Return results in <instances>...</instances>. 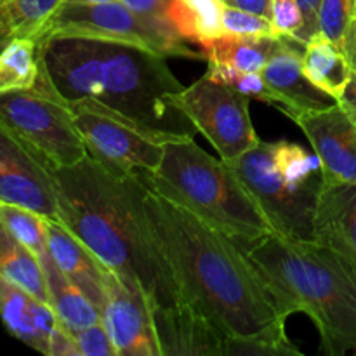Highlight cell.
Masks as SVG:
<instances>
[{
  "instance_id": "ba28073f",
  "label": "cell",
  "mask_w": 356,
  "mask_h": 356,
  "mask_svg": "<svg viewBox=\"0 0 356 356\" xmlns=\"http://www.w3.org/2000/svg\"><path fill=\"white\" fill-rule=\"evenodd\" d=\"M59 37L122 42L165 58L205 59L204 52L188 47L169 21L134 13L120 0L104 3L63 2L37 42Z\"/></svg>"
},
{
  "instance_id": "7402d4cb",
  "label": "cell",
  "mask_w": 356,
  "mask_h": 356,
  "mask_svg": "<svg viewBox=\"0 0 356 356\" xmlns=\"http://www.w3.org/2000/svg\"><path fill=\"white\" fill-rule=\"evenodd\" d=\"M0 277L49 305L47 284L40 259L0 225Z\"/></svg>"
},
{
  "instance_id": "52a82bcc",
  "label": "cell",
  "mask_w": 356,
  "mask_h": 356,
  "mask_svg": "<svg viewBox=\"0 0 356 356\" xmlns=\"http://www.w3.org/2000/svg\"><path fill=\"white\" fill-rule=\"evenodd\" d=\"M0 124L51 170L75 165L87 155L72 108L42 68L35 87L0 94Z\"/></svg>"
},
{
  "instance_id": "e575fe53",
  "label": "cell",
  "mask_w": 356,
  "mask_h": 356,
  "mask_svg": "<svg viewBox=\"0 0 356 356\" xmlns=\"http://www.w3.org/2000/svg\"><path fill=\"white\" fill-rule=\"evenodd\" d=\"M225 6L235 7V9L247 10V13L261 14V16L270 17L271 0H222Z\"/></svg>"
},
{
  "instance_id": "74e56055",
  "label": "cell",
  "mask_w": 356,
  "mask_h": 356,
  "mask_svg": "<svg viewBox=\"0 0 356 356\" xmlns=\"http://www.w3.org/2000/svg\"><path fill=\"white\" fill-rule=\"evenodd\" d=\"M63 2H72V3H104V2H113V0H63Z\"/></svg>"
},
{
  "instance_id": "ffe728a7",
  "label": "cell",
  "mask_w": 356,
  "mask_h": 356,
  "mask_svg": "<svg viewBox=\"0 0 356 356\" xmlns=\"http://www.w3.org/2000/svg\"><path fill=\"white\" fill-rule=\"evenodd\" d=\"M302 70L313 86L336 101L341 99L355 75L343 49L320 33L305 45Z\"/></svg>"
},
{
  "instance_id": "7c38bea8",
  "label": "cell",
  "mask_w": 356,
  "mask_h": 356,
  "mask_svg": "<svg viewBox=\"0 0 356 356\" xmlns=\"http://www.w3.org/2000/svg\"><path fill=\"white\" fill-rule=\"evenodd\" d=\"M0 202L59 221L54 172L0 124Z\"/></svg>"
},
{
  "instance_id": "2e32d148",
  "label": "cell",
  "mask_w": 356,
  "mask_h": 356,
  "mask_svg": "<svg viewBox=\"0 0 356 356\" xmlns=\"http://www.w3.org/2000/svg\"><path fill=\"white\" fill-rule=\"evenodd\" d=\"M313 242L339 254L356 270V183L323 184L313 218Z\"/></svg>"
},
{
  "instance_id": "277c9868",
  "label": "cell",
  "mask_w": 356,
  "mask_h": 356,
  "mask_svg": "<svg viewBox=\"0 0 356 356\" xmlns=\"http://www.w3.org/2000/svg\"><path fill=\"white\" fill-rule=\"evenodd\" d=\"M285 315L305 313L330 356L356 355V270L313 240L270 233L242 245Z\"/></svg>"
},
{
  "instance_id": "9c48e42d",
  "label": "cell",
  "mask_w": 356,
  "mask_h": 356,
  "mask_svg": "<svg viewBox=\"0 0 356 356\" xmlns=\"http://www.w3.org/2000/svg\"><path fill=\"white\" fill-rule=\"evenodd\" d=\"M174 104L216 148L219 159L235 162L259 145L249 110V97L204 75L174 96Z\"/></svg>"
},
{
  "instance_id": "836d02e7",
  "label": "cell",
  "mask_w": 356,
  "mask_h": 356,
  "mask_svg": "<svg viewBox=\"0 0 356 356\" xmlns=\"http://www.w3.org/2000/svg\"><path fill=\"white\" fill-rule=\"evenodd\" d=\"M47 356H80V350L75 339L61 323H58V327L52 332Z\"/></svg>"
},
{
  "instance_id": "8992f818",
  "label": "cell",
  "mask_w": 356,
  "mask_h": 356,
  "mask_svg": "<svg viewBox=\"0 0 356 356\" xmlns=\"http://www.w3.org/2000/svg\"><path fill=\"white\" fill-rule=\"evenodd\" d=\"M229 165L275 233L313 240V218L323 186L322 165L315 153L287 139L259 141Z\"/></svg>"
},
{
  "instance_id": "ac0fdd59",
  "label": "cell",
  "mask_w": 356,
  "mask_h": 356,
  "mask_svg": "<svg viewBox=\"0 0 356 356\" xmlns=\"http://www.w3.org/2000/svg\"><path fill=\"white\" fill-rule=\"evenodd\" d=\"M47 250L56 266L101 309L104 302L106 266L63 225L47 221Z\"/></svg>"
},
{
  "instance_id": "484cf974",
  "label": "cell",
  "mask_w": 356,
  "mask_h": 356,
  "mask_svg": "<svg viewBox=\"0 0 356 356\" xmlns=\"http://www.w3.org/2000/svg\"><path fill=\"white\" fill-rule=\"evenodd\" d=\"M47 218L19 207V205L0 202V225L19 240L24 247L31 250L40 259L47 250Z\"/></svg>"
},
{
  "instance_id": "9a60e30c",
  "label": "cell",
  "mask_w": 356,
  "mask_h": 356,
  "mask_svg": "<svg viewBox=\"0 0 356 356\" xmlns=\"http://www.w3.org/2000/svg\"><path fill=\"white\" fill-rule=\"evenodd\" d=\"M305 45L292 37H277L266 66L261 72L268 86L278 96V110L285 115L322 110L337 101L313 86L302 70Z\"/></svg>"
},
{
  "instance_id": "d4e9b609",
  "label": "cell",
  "mask_w": 356,
  "mask_h": 356,
  "mask_svg": "<svg viewBox=\"0 0 356 356\" xmlns=\"http://www.w3.org/2000/svg\"><path fill=\"white\" fill-rule=\"evenodd\" d=\"M40 76V51L33 38H13L0 49V94L35 87Z\"/></svg>"
},
{
  "instance_id": "ab89813d",
  "label": "cell",
  "mask_w": 356,
  "mask_h": 356,
  "mask_svg": "<svg viewBox=\"0 0 356 356\" xmlns=\"http://www.w3.org/2000/svg\"><path fill=\"white\" fill-rule=\"evenodd\" d=\"M7 2V0H0V6H2V3H6Z\"/></svg>"
},
{
  "instance_id": "7a4b0ae2",
  "label": "cell",
  "mask_w": 356,
  "mask_h": 356,
  "mask_svg": "<svg viewBox=\"0 0 356 356\" xmlns=\"http://www.w3.org/2000/svg\"><path fill=\"white\" fill-rule=\"evenodd\" d=\"M37 44L40 68L66 103L89 101L163 143L197 134L174 104L184 86L170 72L165 56L94 38L59 37Z\"/></svg>"
},
{
  "instance_id": "4dcf8cb0",
  "label": "cell",
  "mask_w": 356,
  "mask_h": 356,
  "mask_svg": "<svg viewBox=\"0 0 356 356\" xmlns=\"http://www.w3.org/2000/svg\"><path fill=\"white\" fill-rule=\"evenodd\" d=\"M72 336L79 346L80 356H117V350L103 320L87 329L76 330Z\"/></svg>"
},
{
  "instance_id": "8fae6325",
  "label": "cell",
  "mask_w": 356,
  "mask_h": 356,
  "mask_svg": "<svg viewBox=\"0 0 356 356\" xmlns=\"http://www.w3.org/2000/svg\"><path fill=\"white\" fill-rule=\"evenodd\" d=\"M101 320L117 356H160L153 308L139 285L106 270Z\"/></svg>"
},
{
  "instance_id": "603a6c76",
  "label": "cell",
  "mask_w": 356,
  "mask_h": 356,
  "mask_svg": "<svg viewBox=\"0 0 356 356\" xmlns=\"http://www.w3.org/2000/svg\"><path fill=\"white\" fill-rule=\"evenodd\" d=\"M63 0H7L0 6V49L13 38L38 40Z\"/></svg>"
},
{
  "instance_id": "f546056e",
  "label": "cell",
  "mask_w": 356,
  "mask_h": 356,
  "mask_svg": "<svg viewBox=\"0 0 356 356\" xmlns=\"http://www.w3.org/2000/svg\"><path fill=\"white\" fill-rule=\"evenodd\" d=\"M270 19L277 37L294 38L305 23L298 0H271Z\"/></svg>"
},
{
  "instance_id": "6da1fadb",
  "label": "cell",
  "mask_w": 356,
  "mask_h": 356,
  "mask_svg": "<svg viewBox=\"0 0 356 356\" xmlns=\"http://www.w3.org/2000/svg\"><path fill=\"white\" fill-rule=\"evenodd\" d=\"M145 207L184 301L228 339H264L287 355H302L285 330L289 316L236 240L146 184Z\"/></svg>"
},
{
  "instance_id": "5b68a950",
  "label": "cell",
  "mask_w": 356,
  "mask_h": 356,
  "mask_svg": "<svg viewBox=\"0 0 356 356\" xmlns=\"http://www.w3.org/2000/svg\"><path fill=\"white\" fill-rule=\"evenodd\" d=\"M138 176L153 191L183 205L240 245L275 233L232 165L209 155L195 138L165 143L159 169Z\"/></svg>"
},
{
  "instance_id": "4316f807",
  "label": "cell",
  "mask_w": 356,
  "mask_h": 356,
  "mask_svg": "<svg viewBox=\"0 0 356 356\" xmlns=\"http://www.w3.org/2000/svg\"><path fill=\"white\" fill-rule=\"evenodd\" d=\"M205 75L211 76L216 82H221L233 87V89L238 90L240 94H243V96L249 97V99L263 101V103L271 104V106L275 108L280 106L278 96L273 92V89L268 86L266 80L263 79L261 73L242 72V70L232 68V66L207 63V72H205Z\"/></svg>"
},
{
  "instance_id": "8d00e7d4",
  "label": "cell",
  "mask_w": 356,
  "mask_h": 356,
  "mask_svg": "<svg viewBox=\"0 0 356 356\" xmlns=\"http://www.w3.org/2000/svg\"><path fill=\"white\" fill-rule=\"evenodd\" d=\"M343 51L356 75V19H353V23H351L350 31L346 35V40H344Z\"/></svg>"
},
{
  "instance_id": "f1b7e54d",
  "label": "cell",
  "mask_w": 356,
  "mask_h": 356,
  "mask_svg": "<svg viewBox=\"0 0 356 356\" xmlns=\"http://www.w3.org/2000/svg\"><path fill=\"white\" fill-rule=\"evenodd\" d=\"M222 30L225 35H235V37H277L270 17L228 6H225L222 10Z\"/></svg>"
},
{
  "instance_id": "30bf717a",
  "label": "cell",
  "mask_w": 356,
  "mask_h": 356,
  "mask_svg": "<svg viewBox=\"0 0 356 356\" xmlns=\"http://www.w3.org/2000/svg\"><path fill=\"white\" fill-rule=\"evenodd\" d=\"M87 155L117 176L153 172L162 163L165 143L131 127L89 101L68 103Z\"/></svg>"
},
{
  "instance_id": "d6986e66",
  "label": "cell",
  "mask_w": 356,
  "mask_h": 356,
  "mask_svg": "<svg viewBox=\"0 0 356 356\" xmlns=\"http://www.w3.org/2000/svg\"><path fill=\"white\" fill-rule=\"evenodd\" d=\"M40 264L47 284L49 306L70 334L101 322V309L56 266L49 252L40 257Z\"/></svg>"
},
{
  "instance_id": "1f68e13d",
  "label": "cell",
  "mask_w": 356,
  "mask_h": 356,
  "mask_svg": "<svg viewBox=\"0 0 356 356\" xmlns=\"http://www.w3.org/2000/svg\"><path fill=\"white\" fill-rule=\"evenodd\" d=\"M298 2L301 6L305 23H302L301 31L294 38L301 44H308L313 37L318 35V10L322 0H298Z\"/></svg>"
},
{
  "instance_id": "3957f363",
  "label": "cell",
  "mask_w": 356,
  "mask_h": 356,
  "mask_svg": "<svg viewBox=\"0 0 356 356\" xmlns=\"http://www.w3.org/2000/svg\"><path fill=\"white\" fill-rule=\"evenodd\" d=\"M52 172L59 221L103 266L139 285L152 308L184 301L146 214L141 177L117 176L89 155L75 165Z\"/></svg>"
},
{
  "instance_id": "d590c367",
  "label": "cell",
  "mask_w": 356,
  "mask_h": 356,
  "mask_svg": "<svg viewBox=\"0 0 356 356\" xmlns=\"http://www.w3.org/2000/svg\"><path fill=\"white\" fill-rule=\"evenodd\" d=\"M337 103H339L341 106L348 111V115L356 122V75H353L350 86L346 87V90H344V94L341 96V99L337 101Z\"/></svg>"
},
{
  "instance_id": "cb8c5ba5",
  "label": "cell",
  "mask_w": 356,
  "mask_h": 356,
  "mask_svg": "<svg viewBox=\"0 0 356 356\" xmlns=\"http://www.w3.org/2000/svg\"><path fill=\"white\" fill-rule=\"evenodd\" d=\"M277 37H235L222 35L207 47L205 61L232 66L242 72L261 73L270 59Z\"/></svg>"
},
{
  "instance_id": "5bb4252c",
  "label": "cell",
  "mask_w": 356,
  "mask_h": 356,
  "mask_svg": "<svg viewBox=\"0 0 356 356\" xmlns=\"http://www.w3.org/2000/svg\"><path fill=\"white\" fill-rule=\"evenodd\" d=\"M160 356H226L228 336L190 301L153 308Z\"/></svg>"
},
{
  "instance_id": "e0dca14e",
  "label": "cell",
  "mask_w": 356,
  "mask_h": 356,
  "mask_svg": "<svg viewBox=\"0 0 356 356\" xmlns=\"http://www.w3.org/2000/svg\"><path fill=\"white\" fill-rule=\"evenodd\" d=\"M0 320L10 336L42 355L49 353V341L59 323L51 306L3 277H0Z\"/></svg>"
},
{
  "instance_id": "d6a6232c",
  "label": "cell",
  "mask_w": 356,
  "mask_h": 356,
  "mask_svg": "<svg viewBox=\"0 0 356 356\" xmlns=\"http://www.w3.org/2000/svg\"><path fill=\"white\" fill-rule=\"evenodd\" d=\"M120 2L131 10H134V13L143 14V16L169 21V10L172 0H120Z\"/></svg>"
},
{
  "instance_id": "f35d334b",
  "label": "cell",
  "mask_w": 356,
  "mask_h": 356,
  "mask_svg": "<svg viewBox=\"0 0 356 356\" xmlns=\"http://www.w3.org/2000/svg\"><path fill=\"white\" fill-rule=\"evenodd\" d=\"M351 9H353V19H356V0H351Z\"/></svg>"
},
{
  "instance_id": "44dd1931",
  "label": "cell",
  "mask_w": 356,
  "mask_h": 356,
  "mask_svg": "<svg viewBox=\"0 0 356 356\" xmlns=\"http://www.w3.org/2000/svg\"><path fill=\"white\" fill-rule=\"evenodd\" d=\"M222 0H172L169 23L184 42L198 45L202 52L225 35Z\"/></svg>"
},
{
  "instance_id": "4fadbf2b",
  "label": "cell",
  "mask_w": 356,
  "mask_h": 356,
  "mask_svg": "<svg viewBox=\"0 0 356 356\" xmlns=\"http://www.w3.org/2000/svg\"><path fill=\"white\" fill-rule=\"evenodd\" d=\"M287 117L305 132L318 156L323 184L356 183V122L339 103Z\"/></svg>"
},
{
  "instance_id": "83f0119b",
  "label": "cell",
  "mask_w": 356,
  "mask_h": 356,
  "mask_svg": "<svg viewBox=\"0 0 356 356\" xmlns=\"http://www.w3.org/2000/svg\"><path fill=\"white\" fill-rule=\"evenodd\" d=\"M353 23L351 0H322L318 10V33L343 49Z\"/></svg>"
}]
</instances>
